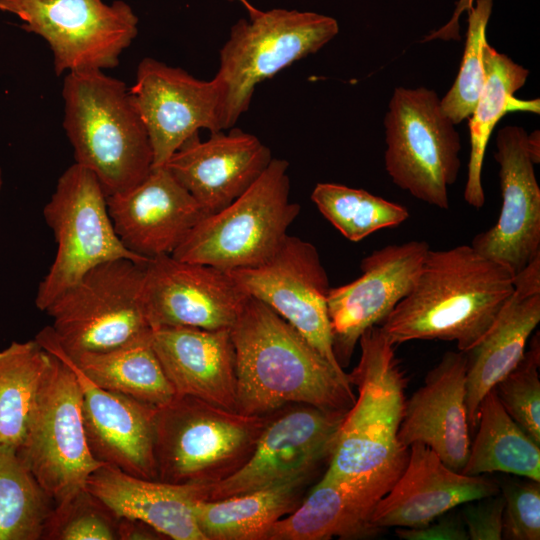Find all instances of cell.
Segmentation results:
<instances>
[{
  "mask_svg": "<svg viewBox=\"0 0 540 540\" xmlns=\"http://www.w3.org/2000/svg\"><path fill=\"white\" fill-rule=\"evenodd\" d=\"M54 355L36 339L0 350V444H21L31 410Z\"/></svg>",
  "mask_w": 540,
  "mask_h": 540,
  "instance_id": "cell-32",
  "label": "cell"
},
{
  "mask_svg": "<svg viewBox=\"0 0 540 540\" xmlns=\"http://www.w3.org/2000/svg\"><path fill=\"white\" fill-rule=\"evenodd\" d=\"M505 501L502 539H540V482L509 481L502 486Z\"/></svg>",
  "mask_w": 540,
  "mask_h": 540,
  "instance_id": "cell-38",
  "label": "cell"
},
{
  "mask_svg": "<svg viewBox=\"0 0 540 540\" xmlns=\"http://www.w3.org/2000/svg\"><path fill=\"white\" fill-rule=\"evenodd\" d=\"M485 81L476 105L468 117L470 155L463 197L465 202L480 209L485 203L482 168L486 148L499 120L508 112L539 114V99L521 100L515 92L524 86L529 71L498 52L486 41L482 47Z\"/></svg>",
  "mask_w": 540,
  "mask_h": 540,
  "instance_id": "cell-28",
  "label": "cell"
},
{
  "mask_svg": "<svg viewBox=\"0 0 540 540\" xmlns=\"http://www.w3.org/2000/svg\"><path fill=\"white\" fill-rule=\"evenodd\" d=\"M225 272L246 295L270 307L329 363L344 370L333 351L327 308L331 286L312 243L287 235L264 264Z\"/></svg>",
  "mask_w": 540,
  "mask_h": 540,
  "instance_id": "cell-14",
  "label": "cell"
},
{
  "mask_svg": "<svg viewBox=\"0 0 540 540\" xmlns=\"http://www.w3.org/2000/svg\"><path fill=\"white\" fill-rule=\"evenodd\" d=\"M248 14L249 20L231 27L213 78L221 94L223 130L248 110L260 82L316 53L339 32L334 18L315 12L260 11L252 6Z\"/></svg>",
  "mask_w": 540,
  "mask_h": 540,
  "instance_id": "cell-6",
  "label": "cell"
},
{
  "mask_svg": "<svg viewBox=\"0 0 540 540\" xmlns=\"http://www.w3.org/2000/svg\"><path fill=\"white\" fill-rule=\"evenodd\" d=\"M273 159L255 135L234 128L188 139L164 165L209 214L242 195Z\"/></svg>",
  "mask_w": 540,
  "mask_h": 540,
  "instance_id": "cell-21",
  "label": "cell"
},
{
  "mask_svg": "<svg viewBox=\"0 0 540 540\" xmlns=\"http://www.w3.org/2000/svg\"><path fill=\"white\" fill-rule=\"evenodd\" d=\"M430 247L425 241L390 244L364 257L362 274L331 287L327 297L333 351L346 367L362 334L381 325L412 290Z\"/></svg>",
  "mask_w": 540,
  "mask_h": 540,
  "instance_id": "cell-16",
  "label": "cell"
},
{
  "mask_svg": "<svg viewBox=\"0 0 540 540\" xmlns=\"http://www.w3.org/2000/svg\"><path fill=\"white\" fill-rule=\"evenodd\" d=\"M152 346L176 396L236 409V361L230 329L159 327Z\"/></svg>",
  "mask_w": 540,
  "mask_h": 540,
  "instance_id": "cell-25",
  "label": "cell"
},
{
  "mask_svg": "<svg viewBox=\"0 0 540 540\" xmlns=\"http://www.w3.org/2000/svg\"><path fill=\"white\" fill-rule=\"evenodd\" d=\"M43 216L57 244L55 258L39 283L35 305L46 308L92 268L117 259L145 264L117 235L107 195L97 177L74 163L58 179Z\"/></svg>",
  "mask_w": 540,
  "mask_h": 540,
  "instance_id": "cell-10",
  "label": "cell"
},
{
  "mask_svg": "<svg viewBox=\"0 0 540 540\" xmlns=\"http://www.w3.org/2000/svg\"><path fill=\"white\" fill-rule=\"evenodd\" d=\"M115 231L145 258L172 254L208 213L165 166L153 167L130 190L107 196Z\"/></svg>",
  "mask_w": 540,
  "mask_h": 540,
  "instance_id": "cell-20",
  "label": "cell"
},
{
  "mask_svg": "<svg viewBox=\"0 0 540 540\" xmlns=\"http://www.w3.org/2000/svg\"><path fill=\"white\" fill-rule=\"evenodd\" d=\"M118 520L85 487L55 504L44 526V540H118Z\"/></svg>",
  "mask_w": 540,
  "mask_h": 540,
  "instance_id": "cell-36",
  "label": "cell"
},
{
  "mask_svg": "<svg viewBox=\"0 0 540 540\" xmlns=\"http://www.w3.org/2000/svg\"><path fill=\"white\" fill-rule=\"evenodd\" d=\"M288 167L286 160L273 158L242 195L205 216L171 255L223 271L267 262L300 211L289 199Z\"/></svg>",
  "mask_w": 540,
  "mask_h": 540,
  "instance_id": "cell-7",
  "label": "cell"
},
{
  "mask_svg": "<svg viewBox=\"0 0 540 540\" xmlns=\"http://www.w3.org/2000/svg\"><path fill=\"white\" fill-rule=\"evenodd\" d=\"M35 339L73 368L82 395V418L92 456L103 465L145 479H157L154 455L157 408L105 390L89 380L55 340L50 327Z\"/></svg>",
  "mask_w": 540,
  "mask_h": 540,
  "instance_id": "cell-19",
  "label": "cell"
},
{
  "mask_svg": "<svg viewBox=\"0 0 540 540\" xmlns=\"http://www.w3.org/2000/svg\"><path fill=\"white\" fill-rule=\"evenodd\" d=\"M53 507L17 449L0 444V540H41Z\"/></svg>",
  "mask_w": 540,
  "mask_h": 540,
  "instance_id": "cell-33",
  "label": "cell"
},
{
  "mask_svg": "<svg viewBox=\"0 0 540 540\" xmlns=\"http://www.w3.org/2000/svg\"><path fill=\"white\" fill-rule=\"evenodd\" d=\"M493 0H476L468 11V28L459 72L440 99L444 113L457 125L472 113L485 81L482 47L492 13Z\"/></svg>",
  "mask_w": 540,
  "mask_h": 540,
  "instance_id": "cell-35",
  "label": "cell"
},
{
  "mask_svg": "<svg viewBox=\"0 0 540 540\" xmlns=\"http://www.w3.org/2000/svg\"><path fill=\"white\" fill-rule=\"evenodd\" d=\"M2 184H3V179H2V171H1V168H0V191H1V188H2Z\"/></svg>",
  "mask_w": 540,
  "mask_h": 540,
  "instance_id": "cell-44",
  "label": "cell"
},
{
  "mask_svg": "<svg viewBox=\"0 0 540 540\" xmlns=\"http://www.w3.org/2000/svg\"><path fill=\"white\" fill-rule=\"evenodd\" d=\"M505 501L502 494L464 503L461 518L471 540H501Z\"/></svg>",
  "mask_w": 540,
  "mask_h": 540,
  "instance_id": "cell-39",
  "label": "cell"
},
{
  "mask_svg": "<svg viewBox=\"0 0 540 540\" xmlns=\"http://www.w3.org/2000/svg\"><path fill=\"white\" fill-rule=\"evenodd\" d=\"M474 5V0H457L456 1V8L453 12V15L451 19L441 28L431 32L429 35H427L423 42H428L431 40H460V25H459V19L461 14L464 11H469Z\"/></svg>",
  "mask_w": 540,
  "mask_h": 540,
  "instance_id": "cell-42",
  "label": "cell"
},
{
  "mask_svg": "<svg viewBox=\"0 0 540 540\" xmlns=\"http://www.w3.org/2000/svg\"><path fill=\"white\" fill-rule=\"evenodd\" d=\"M358 343L360 359L348 374L358 397L342 420L322 478L360 482L383 497L409 458V448L398 439L406 378L395 345L379 325L367 329Z\"/></svg>",
  "mask_w": 540,
  "mask_h": 540,
  "instance_id": "cell-3",
  "label": "cell"
},
{
  "mask_svg": "<svg viewBox=\"0 0 540 540\" xmlns=\"http://www.w3.org/2000/svg\"><path fill=\"white\" fill-rule=\"evenodd\" d=\"M514 276L471 245L430 249L412 290L379 326L393 345L437 339L466 353L513 293Z\"/></svg>",
  "mask_w": 540,
  "mask_h": 540,
  "instance_id": "cell-2",
  "label": "cell"
},
{
  "mask_svg": "<svg viewBox=\"0 0 540 540\" xmlns=\"http://www.w3.org/2000/svg\"><path fill=\"white\" fill-rule=\"evenodd\" d=\"M51 353L53 364L17 454L55 505L84 489L91 473L103 464L87 443L76 374L62 356Z\"/></svg>",
  "mask_w": 540,
  "mask_h": 540,
  "instance_id": "cell-11",
  "label": "cell"
},
{
  "mask_svg": "<svg viewBox=\"0 0 540 540\" xmlns=\"http://www.w3.org/2000/svg\"><path fill=\"white\" fill-rule=\"evenodd\" d=\"M233 1V0H231ZM240 1L242 4H244V6L248 9H250L252 6L247 2V0H238Z\"/></svg>",
  "mask_w": 540,
  "mask_h": 540,
  "instance_id": "cell-43",
  "label": "cell"
},
{
  "mask_svg": "<svg viewBox=\"0 0 540 540\" xmlns=\"http://www.w3.org/2000/svg\"><path fill=\"white\" fill-rule=\"evenodd\" d=\"M540 337L535 333L516 365L493 388L510 417L540 445Z\"/></svg>",
  "mask_w": 540,
  "mask_h": 540,
  "instance_id": "cell-37",
  "label": "cell"
},
{
  "mask_svg": "<svg viewBox=\"0 0 540 540\" xmlns=\"http://www.w3.org/2000/svg\"><path fill=\"white\" fill-rule=\"evenodd\" d=\"M230 336L237 412L262 416L287 405L307 404L347 413L354 404L348 374L263 302L248 296Z\"/></svg>",
  "mask_w": 540,
  "mask_h": 540,
  "instance_id": "cell-1",
  "label": "cell"
},
{
  "mask_svg": "<svg viewBox=\"0 0 540 540\" xmlns=\"http://www.w3.org/2000/svg\"><path fill=\"white\" fill-rule=\"evenodd\" d=\"M346 413L307 404H291L273 412L246 463L215 483L195 486L200 500H219L312 476L330 459Z\"/></svg>",
  "mask_w": 540,
  "mask_h": 540,
  "instance_id": "cell-13",
  "label": "cell"
},
{
  "mask_svg": "<svg viewBox=\"0 0 540 540\" xmlns=\"http://www.w3.org/2000/svg\"><path fill=\"white\" fill-rule=\"evenodd\" d=\"M396 535L404 540H468L465 525L459 517H447L420 527H398Z\"/></svg>",
  "mask_w": 540,
  "mask_h": 540,
  "instance_id": "cell-40",
  "label": "cell"
},
{
  "mask_svg": "<svg viewBox=\"0 0 540 540\" xmlns=\"http://www.w3.org/2000/svg\"><path fill=\"white\" fill-rule=\"evenodd\" d=\"M499 492L495 481L455 471L429 447L413 443L404 471L377 503L371 523L380 530L420 527L458 505Z\"/></svg>",
  "mask_w": 540,
  "mask_h": 540,
  "instance_id": "cell-22",
  "label": "cell"
},
{
  "mask_svg": "<svg viewBox=\"0 0 540 540\" xmlns=\"http://www.w3.org/2000/svg\"><path fill=\"white\" fill-rule=\"evenodd\" d=\"M540 322V256L514 276V290L483 339L466 352L468 423L477 427L483 397L523 357Z\"/></svg>",
  "mask_w": 540,
  "mask_h": 540,
  "instance_id": "cell-24",
  "label": "cell"
},
{
  "mask_svg": "<svg viewBox=\"0 0 540 540\" xmlns=\"http://www.w3.org/2000/svg\"><path fill=\"white\" fill-rule=\"evenodd\" d=\"M385 170L414 198L449 208L448 189L458 178L461 141L434 90L397 87L384 117Z\"/></svg>",
  "mask_w": 540,
  "mask_h": 540,
  "instance_id": "cell-9",
  "label": "cell"
},
{
  "mask_svg": "<svg viewBox=\"0 0 540 540\" xmlns=\"http://www.w3.org/2000/svg\"><path fill=\"white\" fill-rule=\"evenodd\" d=\"M312 476L219 500L196 499L192 505L205 540H266L278 520L294 512Z\"/></svg>",
  "mask_w": 540,
  "mask_h": 540,
  "instance_id": "cell-29",
  "label": "cell"
},
{
  "mask_svg": "<svg viewBox=\"0 0 540 540\" xmlns=\"http://www.w3.org/2000/svg\"><path fill=\"white\" fill-rule=\"evenodd\" d=\"M311 200L320 213L349 241L359 242L374 232L396 227L409 218L398 203L364 189L337 183H318Z\"/></svg>",
  "mask_w": 540,
  "mask_h": 540,
  "instance_id": "cell-34",
  "label": "cell"
},
{
  "mask_svg": "<svg viewBox=\"0 0 540 540\" xmlns=\"http://www.w3.org/2000/svg\"><path fill=\"white\" fill-rule=\"evenodd\" d=\"M382 497L363 483L321 479L291 514L270 528L266 540L356 539L377 535L371 523Z\"/></svg>",
  "mask_w": 540,
  "mask_h": 540,
  "instance_id": "cell-27",
  "label": "cell"
},
{
  "mask_svg": "<svg viewBox=\"0 0 540 540\" xmlns=\"http://www.w3.org/2000/svg\"><path fill=\"white\" fill-rule=\"evenodd\" d=\"M62 96L75 163L97 177L107 196L142 182L153 168V151L126 84L102 70L69 72Z\"/></svg>",
  "mask_w": 540,
  "mask_h": 540,
  "instance_id": "cell-4",
  "label": "cell"
},
{
  "mask_svg": "<svg viewBox=\"0 0 540 540\" xmlns=\"http://www.w3.org/2000/svg\"><path fill=\"white\" fill-rule=\"evenodd\" d=\"M68 357L89 380L105 390L156 408L176 396L153 349L152 335L110 350Z\"/></svg>",
  "mask_w": 540,
  "mask_h": 540,
  "instance_id": "cell-30",
  "label": "cell"
},
{
  "mask_svg": "<svg viewBox=\"0 0 540 540\" xmlns=\"http://www.w3.org/2000/svg\"><path fill=\"white\" fill-rule=\"evenodd\" d=\"M467 356L447 351L424 384L405 401L398 439L409 448L422 443L451 469L460 471L470 448L466 406Z\"/></svg>",
  "mask_w": 540,
  "mask_h": 540,
  "instance_id": "cell-23",
  "label": "cell"
},
{
  "mask_svg": "<svg viewBox=\"0 0 540 540\" xmlns=\"http://www.w3.org/2000/svg\"><path fill=\"white\" fill-rule=\"evenodd\" d=\"M146 127L153 167H161L200 129L223 130L220 89L153 58L138 65L129 89Z\"/></svg>",
  "mask_w": 540,
  "mask_h": 540,
  "instance_id": "cell-17",
  "label": "cell"
},
{
  "mask_svg": "<svg viewBox=\"0 0 540 540\" xmlns=\"http://www.w3.org/2000/svg\"><path fill=\"white\" fill-rule=\"evenodd\" d=\"M477 426L463 474L503 472L540 482V445L510 417L493 389L479 405Z\"/></svg>",
  "mask_w": 540,
  "mask_h": 540,
  "instance_id": "cell-31",
  "label": "cell"
},
{
  "mask_svg": "<svg viewBox=\"0 0 540 540\" xmlns=\"http://www.w3.org/2000/svg\"><path fill=\"white\" fill-rule=\"evenodd\" d=\"M145 264L130 259L102 263L46 308L53 336L66 354L106 351L152 335L143 300Z\"/></svg>",
  "mask_w": 540,
  "mask_h": 540,
  "instance_id": "cell-8",
  "label": "cell"
},
{
  "mask_svg": "<svg viewBox=\"0 0 540 540\" xmlns=\"http://www.w3.org/2000/svg\"><path fill=\"white\" fill-rule=\"evenodd\" d=\"M0 10L17 15L22 29L47 41L58 76L116 67L138 33V17L123 1L0 0Z\"/></svg>",
  "mask_w": 540,
  "mask_h": 540,
  "instance_id": "cell-12",
  "label": "cell"
},
{
  "mask_svg": "<svg viewBox=\"0 0 540 540\" xmlns=\"http://www.w3.org/2000/svg\"><path fill=\"white\" fill-rule=\"evenodd\" d=\"M246 295L223 270L158 255L145 264L143 300L153 329H230Z\"/></svg>",
  "mask_w": 540,
  "mask_h": 540,
  "instance_id": "cell-18",
  "label": "cell"
},
{
  "mask_svg": "<svg viewBox=\"0 0 540 540\" xmlns=\"http://www.w3.org/2000/svg\"><path fill=\"white\" fill-rule=\"evenodd\" d=\"M494 158L500 166V214L471 246L517 274L540 256V187L534 169L540 162L539 131L528 134L517 125L501 128Z\"/></svg>",
  "mask_w": 540,
  "mask_h": 540,
  "instance_id": "cell-15",
  "label": "cell"
},
{
  "mask_svg": "<svg viewBox=\"0 0 540 540\" xmlns=\"http://www.w3.org/2000/svg\"><path fill=\"white\" fill-rule=\"evenodd\" d=\"M271 415H244L198 398L175 396L157 408V479L201 486L232 475L252 455Z\"/></svg>",
  "mask_w": 540,
  "mask_h": 540,
  "instance_id": "cell-5",
  "label": "cell"
},
{
  "mask_svg": "<svg viewBox=\"0 0 540 540\" xmlns=\"http://www.w3.org/2000/svg\"><path fill=\"white\" fill-rule=\"evenodd\" d=\"M118 540H162L167 539L149 524L132 518L119 517Z\"/></svg>",
  "mask_w": 540,
  "mask_h": 540,
  "instance_id": "cell-41",
  "label": "cell"
},
{
  "mask_svg": "<svg viewBox=\"0 0 540 540\" xmlns=\"http://www.w3.org/2000/svg\"><path fill=\"white\" fill-rule=\"evenodd\" d=\"M86 488L116 516L141 520L167 539L205 540L193 514L198 499L194 485L140 478L101 465L88 477Z\"/></svg>",
  "mask_w": 540,
  "mask_h": 540,
  "instance_id": "cell-26",
  "label": "cell"
}]
</instances>
